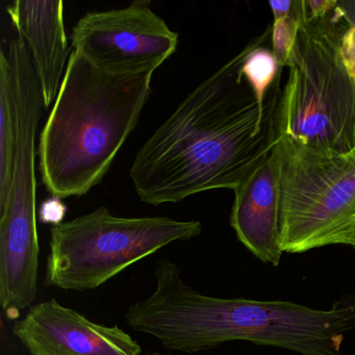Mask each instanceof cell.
I'll list each match as a JSON object with an SVG mask.
<instances>
[{"label": "cell", "instance_id": "6da1fadb", "mask_svg": "<svg viewBox=\"0 0 355 355\" xmlns=\"http://www.w3.org/2000/svg\"><path fill=\"white\" fill-rule=\"evenodd\" d=\"M246 49L203 80L137 153L130 175L143 202L236 190L282 139V76L261 105L242 71Z\"/></svg>", "mask_w": 355, "mask_h": 355}, {"label": "cell", "instance_id": "7a4b0ae2", "mask_svg": "<svg viewBox=\"0 0 355 355\" xmlns=\"http://www.w3.org/2000/svg\"><path fill=\"white\" fill-rule=\"evenodd\" d=\"M155 278V291L132 303L124 319L169 350L196 353L246 340L301 355H344V334L355 329V295L325 311L290 301L218 298L188 286L168 259L157 261Z\"/></svg>", "mask_w": 355, "mask_h": 355}, {"label": "cell", "instance_id": "3957f363", "mask_svg": "<svg viewBox=\"0 0 355 355\" xmlns=\"http://www.w3.org/2000/svg\"><path fill=\"white\" fill-rule=\"evenodd\" d=\"M153 76L107 73L72 51L39 141V170L51 196H83L103 180L138 124Z\"/></svg>", "mask_w": 355, "mask_h": 355}, {"label": "cell", "instance_id": "277c9868", "mask_svg": "<svg viewBox=\"0 0 355 355\" xmlns=\"http://www.w3.org/2000/svg\"><path fill=\"white\" fill-rule=\"evenodd\" d=\"M345 16L336 6L334 17L301 24L280 103L286 142L338 155L355 151V82L340 57Z\"/></svg>", "mask_w": 355, "mask_h": 355}, {"label": "cell", "instance_id": "5b68a950", "mask_svg": "<svg viewBox=\"0 0 355 355\" xmlns=\"http://www.w3.org/2000/svg\"><path fill=\"white\" fill-rule=\"evenodd\" d=\"M201 232L196 220L118 217L98 207L51 228L45 284L65 291L95 290L163 247Z\"/></svg>", "mask_w": 355, "mask_h": 355}, {"label": "cell", "instance_id": "8992f818", "mask_svg": "<svg viewBox=\"0 0 355 355\" xmlns=\"http://www.w3.org/2000/svg\"><path fill=\"white\" fill-rule=\"evenodd\" d=\"M284 252L329 245L355 248V151L338 155L280 139Z\"/></svg>", "mask_w": 355, "mask_h": 355}, {"label": "cell", "instance_id": "52a82bcc", "mask_svg": "<svg viewBox=\"0 0 355 355\" xmlns=\"http://www.w3.org/2000/svg\"><path fill=\"white\" fill-rule=\"evenodd\" d=\"M72 51L115 76L155 73L178 45V35L149 7L137 1L123 9L91 12L72 28Z\"/></svg>", "mask_w": 355, "mask_h": 355}, {"label": "cell", "instance_id": "ba28073f", "mask_svg": "<svg viewBox=\"0 0 355 355\" xmlns=\"http://www.w3.org/2000/svg\"><path fill=\"white\" fill-rule=\"evenodd\" d=\"M30 355H141L142 347L115 326L95 323L55 299L31 307L13 326Z\"/></svg>", "mask_w": 355, "mask_h": 355}, {"label": "cell", "instance_id": "9c48e42d", "mask_svg": "<svg viewBox=\"0 0 355 355\" xmlns=\"http://www.w3.org/2000/svg\"><path fill=\"white\" fill-rule=\"evenodd\" d=\"M282 155L279 143L234 190L230 225L236 238L265 263L282 261Z\"/></svg>", "mask_w": 355, "mask_h": 355}, {"label": "cell", "instance_id": "30bf717a", "mask_svg": "<svg viewBox=\"0 0 355 355\" xmlns=\"http://www.w3.org/2000/svg\"><path fill=\"white\" fill-rule=\"evenodd\" d=\"M14 28L26 41L42 90L45 110L55 103L65 76L68 45L62 0H16L8 8Z\"/></svg>", "mask_w": 355, "mask_h": 355}, {"label": "cell", "instance_id": "8fae6325", "mask_svg": "<svg viewBox=\"0 0 355 355\" xmlns=\"http://www.w3.org/2000/svg\"><path fill=\"white\" fill-rule=\"evenodd\" d=\"M17 140L15 94L9 66L0 57V205L11 184Z\"/></svg>", "mask_w": 355, "mask_h": 355}, {"label": "cell", "instance_id": "7c38bea8", "mask_svg": "<svg viewBox=\"0 0 355 355\" xmlns=\"http://www.w3.org/2000/svg\"><path fill=\"white\" fill-rule=\"evenodd\" d=\"M272 26L261 37L251 41L245 49L242 71L252 87L261 105H265L268 92L276 80L282 76L284 67L278 64L273 51L265 46L266 41L271 38Z\"/></svg>", "mask_w": 355, "mask_h": 355}, {"label": "cell", "instance_id": "4fadbf2b", "mask_svg": "<svg viewBox=\"0 0 355 355\" xmlns=\"http://www.w3.org/2000/svg\"><path fill=\"white\" fill-rule=\"evenodd\" d=\"M303 24L302 3L296 1L294 11L282 19L274 20L272 26V51L282 67H286L288 58Z\"/></svg>", "mask_w": 355, "mask_h": 355}, {"label": "cell", "instance_id": "5bb4252c", "mask_svg": "<svg viewBox=\"0 0 355 355\" xmlns=\"http://www.w3.org/2000/svg\"><path fill=\"white\" fill-rule=\"evenodd\" d=\"M303 22L323 19L338 6L336 0H301Z\"/></svg>", "mask_w": 355, "mask_h": 355}, {"label": "cell", "instance_id": "9a60e30c", "mask_svg": "<svg viewBox=\"0 0 355 355\" xmlns=\"http://www.w3.org/2000/svg\"><path fill=\"white\" fill-rule=\"evenodd\" d=\"M340 57L347 71L355 82V24L349 26L340 40Z\"/></svg>", "mask_w": 355, "mask_h": 355}, {"label": "cell", "instance_id": "2e32d148", "mask_svg": "<svg viewBox=\"0 0 355 355\" xmlns=\"http://www.w3.org/2000/svg\"><path fill=\"white\" fill-rule=\"evenodd\" d=\"M66 211L67 209L61 199L53 197L41 205L38 211L39 220L43 223L53 224V226L58 225L63 221Z\"/></svg>", "mask_w": 355, "mask_h": 355}, {"label": "cell", "instance_id": "e0dca14e", "mask_svg": "<svg viewBox=\"0 0 355 355\" xmlns=\"http://www.w3.org/2000/svg\"><path fill=\"white\" fill-rule=\"evenodd\" d=\"M270 7L273 12L274 20L282 19L291 15L294 11L296 1L292 0H282V1H270Z\"/></svg>", "mask_w": 355, "mask_h": 355}, {"label": "cell", "instance_id": "ac0fdd59", "mask_svg": "<svg viewBox=\"0 0 355 355\" xmlns=\"http://www.w3.org/2000/svg\"><path fill=\"white\" fill-rule=\"evenodd\" d=\"M148 355H170V354H163V353H151V354Z\"/></svg>", "mask_w": 355, "mask_h": 355}]
</instances>
